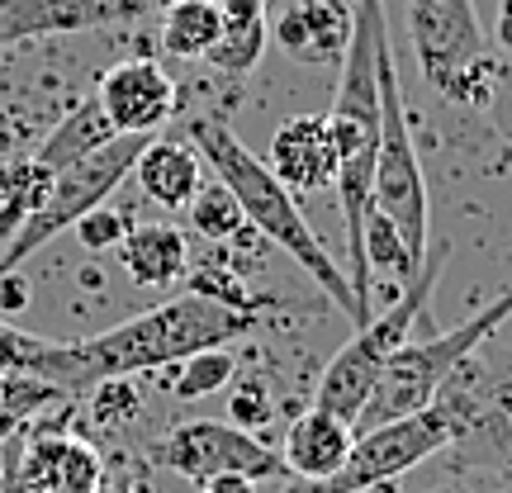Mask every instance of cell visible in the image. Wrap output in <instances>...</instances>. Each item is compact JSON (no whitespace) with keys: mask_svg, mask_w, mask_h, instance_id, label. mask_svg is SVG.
Masks as SVG:
<instances>
[{"mask_svg":"<svg viewBox=\"0 0 512 493\" xmlns=\"http://www.w3.org/2000/svg\"><path fill=\"white\" fill-rule=\"evenodd\" d=\"M252 328V313L223 309L214 299H200V294L185 290L143 313H133L124 323H114V328L95 332L86 342H67V347L43 342L24 375L53 384L57 394H86L95 380L166 370L204 347H228Z\"/></svg>","mask_w":512,"mask_h":493,"instance_id":"cell-1","label":"cell"},{"mask_svg":"<svg viewBox=\"0 0 512 493\" xmlns=\"http://www.w3.org/2000/svg\"><path fill=\"white\" fill-rule=\"evenodd\" d=\"M356 29H351L347 57L337 62V105L328 119L332 147H337V209L347 228V280L361 309L370 313V266H366V214L375 204V152H380V81H375V34L384 24V0H351Z\"/></svg>","mask_w":512,"mask_h":493,"instance_id":"cell-2","label":"cell"},{"mask_svg":"<svg viewBox=\"0 0 512 493\" xmlns=\"http://www.w3.org/2000/svg\"><path fill=\"white\" fill-rule=\"evenodd\" d=\"M190 143H195V152L209 162V171L238 195L242 214H247V228H256L266 242H275V247L290 256L294 266L309 275L313 285H318V290L328 294L332 304L361 328L370 313L361 309V299H356V290H351L347 266L332 261V252L323 247V238H318V233L309 228V219H304V209L294 204V195L285 190V185L275 181V171L266 166V157H256L252 147L242 143L219 114H195V119H190Z\"/></svg>","mask_w":512,"mask_h":493,"instance_id":"cell-3","label":"cell"},{"mask_svg":"<svg viewBox=\"0 0 512 493\" xmlns=\"http://www.w3.org/2000/svg\"><path fill=\"white\" fill-rule=\"evenodd\" d=\"M446 261H451V242H432L427 256H422L418 275L394 294V304L384 313H370L366 323L356 328V337L332 356L328 370H323V380H318V389H313V403H318V408H328V413H337V418H347V422L361 418V408H366L370 389L380 380L384 361L413 337V323H418L422 309H427V299L437 290Z\"/></svg>","mask_w":512,"mask_h":493,"instance_id":"cell-4","label":"cell"},{"mask_svg":"<svg viewBox=\"0 0 512 493\" xmlns=\"http://www.w3.org/2000/svg\"><path fill=\"white\" fill-rule=\"evenodd\" d=\"M375 81H380V152H375V204L370 209H380L403 233L408 252L422 261L432 247V200H427L418 147L408 133V105H403L399 53L389 38V19L375 34Z\"/></svg>","mask_w":512,"mask_h":493,"instance_id":"cell-5","label":"cell"},{"mask_svg":"<svg viewBox=\"0 0 512 493\" xmlns=\"http://www.w3.org/2000/svg\"><path fill=\"white\" fill-rule=\"evenodd\" d=\"M508 318H512V290H503L479 313H470L465 323H456L446 337H432V342H413V337H408V342L384 361L380 380H375V389H370V399L356 422H361V427H375V422H394V418H408V413L432 408L441 380H446L484 337H494Z\"/></svg>","mask_w":512,"mask_h":493,"instance_id":"cell-6","label":"cell"},{"mask_svg":"<svg viewBox=\"0 0 512 493\" xmlns=\"http://www.w3.org/2000/svg\"><path fill=\"white\" fill-rule=\"evenodd\" d=\"M403 24L422 81L446 100L479 105L489 76V38L475 0H403Z\"/></svg>","mask_w":512,"mask_h":493,"instance_id":"cell-7","label":"cell"},{"mask_svg":"<svg viewBox=\"0 0 512 493\" xmlns=\"http://www.w3.org/2000/svg\"><path fill=\"white\" fill-rule=\"evenodd\" d=\"M143 147H147L143 133H119V138H110L105 147H95L91 157H81V162H72L67 171H57L48 200L38 204L34 214L19 223L15 238L5 242V252H0V275L19 271L43 242H53L57 233H67L81 214L110 204L114 190L133 176V162H138Z\"/></svg>","mask_w":512,"mask_h":493,"instance_id":"cell-8","label":"cell"},{"mask_svg":"<svg viewBox=\"0 0 512 493\" xmlns=\"http://www.w3.org/2000/svg\"><path fill=\"white\" fill-rule=\"evenodd\" d=\"M456 441V422L441 413L437 403L422 408V413H408V418L394 422H375V427H361L356 441H351L347 460L323 479H299L285 493H375L384 484H394L399 475L418 470L437 456L441 446Z\"/></svg>","mask_w":512,"mask_h":493,"instance_id":"cell-9","label":"cell"},{"mask_svg":"<svg viewBox=\"0 0 512 493\" xmlns=\"http://www.w3.org/2000/svg\"><path fill=\"white\" fill-rule=\"evenodd\" d=\"M157 465L176 470L190 484H204L209 475H252V479H271L285 475V460L275 456L261 437H252L238 422H219V418H190L176 422L162 441H157Z\"/></svg>","mask_w":512,"mask_h":493,"instance_id":"cell-10","label":"cell"},{"mask_svg":"<svg viewBox=\"0 0 512 493\" xmlns=\"http://www.w3.org/2000/svg\"><path fill=\"white\" fill-rule=\"evenodd\" d=\"M271 43L294 62L332 67L347 57L356 5L351 0H266Z\"/></svg>","mask_w":512,"mask_h":493,"instance_id":"cell-11","label":"cell"},{"mask_svg":"<svg viewBox=\"0 0 512 493\" xmlns=\"http://www.w3.org/2000/svg\"><path fill=\"white\" fill-rule=\"evenodd\" d=\"M95 100H100L105 119L114 124V133H143V138H152L176 114V81L166 76L162 62L128 57V62H114V67L100 72Z\"/></svg>","mask_w":512,"mask_h":493,"instance_id":"cell-12","label":"cell"},{"mask_svg":"<svg viewBox=\"0 0 512 493\" xmlns=\"http://www.w3.org/2000/svg\"><path fill=\"white\" fill-rule=\"evenodd\" d=\"M157 0H0V48L48 34H86L147 15Z\"/></svg>","mask_w":512,"mask_h":493,"instance_id":"cell-13","label":"cell"},{"mask_svg":"<svg viewBox=\"0 0 512 493\" xmlns=\"http://www.w3.org/2000/svg\"><path fill=\"white\" fill-rule=\"evenodd\" d=\"M19 484L29 493H100L105 460L72 432L19 437Z\"/></svg>","mask_w":512,"mask_h":493,"instance_id":"cell-14","label":"cell"},{"mask_svg":"<svg viewBox=\"0 0 512 493\" xmlns=\"http://www.w3.org/2000/svg\"><path fill=\"white\" fill-rule=\"evenodd\" d=\"M266 166L290 195H318L337 181V147H332L328 119L323 114H299L271 133Z\"/></svg>","mask_w":512,"mask_h":493,"instance_id":"cell-15","label":"cell"},{"mask_svg":"<svg viewBox=\"0 0 512 493\" xmlns=\"http://www.w3.org/2000/svg\"><path fill=\"white\" fill-rule=\"evenodd\" d=\"M114 252H119V266L128 271V280L143 290H171L190 271V242H185L181 223L171 219L133 223Z\"/></svg>","mask_w":512,"mask_h":493,"instance_id":"cell-16","label":"cell"},{"mask_svg":"<svg viewBox=\"0 0 512 493\" xmlns=\"http://www.w3.org/2000/svg\"><path fill=\"white\" fill-rule=\"evenodd\" d=\"M133 181L143 190V200H152L166 214H181L204 181V157L195 152V143L152 133L147 147L138 152V162H133Z\"/></svg>","mask_w":512,"mask_h":493,"instance_id":"cell-17","label":"cell"},{"mask_svg":"<svg viewBox=\"0 0 512 493\" xmlns=\"http://www.w3.org/2000/svg\"><path fill=\"white\" fill-rule=\"evenodd\" d=\"M351 441H356V427H351L347 418H337V413H328V408L309 403V408L294 418L290 432H285V451H280L285 475H294V479L332 475V470L347 460Z\"/></svg>","mask_w":512,"mask_h":493,"instance_id":"cell-18","label":"cell"},{"mask_svg":"<svg viewBox=\"0 0 512 493\" xmlns=\"http://www.w3.org/2000/svg\"><path fill=\"white\" fill-rule=\"evenodd\" d=\"M223 15V34L209 48V67L223 76H252L256 62L271 48V24H266V0H214Z\"/></svg>","mask_w":512,"mask_h":493,"instance_id":"cell-19","label":"cell"},{"mask_svg":"<svg viewBox=\"0 0 512 493\" xmlns=\"http://www.w3.org/2000/svg\"><path fill=\"white\" fill-rule=\"evenodd\" d=\"M110 138H119L114 133V124L105 119V110H100V100H81L72 114H62L53 124V133L38 143V152H34V162H43L48 171H67L72 162H81V157H91L95 147H105Z\"/></svg>","mask_w":512,"mask_h":493,"instance_id":"cell-20","label":"cell"},{"mask_svg":"<svg viewBox=\"0 0 512 493\" xmlns=\"http://www.w3.org/2000/svg\"><path fill=\"white\" fill-rule=\"evenodd\" d=\"M223 34V15L214 0H166L162 10V48L166 57H209Z\"/></svg>","mask_w":512,"mask_h":493,"instance_id":"cell-21","label":"cell"},{"mask_svg":"<svg viewBox=\"0 0 512 493\" xmlns=\"http://www.w3.org/2000/svg\"><path fill=\"white\" fill-rule=\"evenodd\" d=\"M48 190H53V171L43 162H34V157H19V162L0 166V252L19 233V223L48 200Z\"/></svg>","mask_w":512,"mask_h":493,"instance_id":"cell-22","label":"cell"},{"mask_svg":"<svg viewBox=\"0 0 512 493\" xmlns=\"http://www.w3.org/2000/svg\"><path fill=\"white\" fill-rule=\"evenodd\" d=\"M166 389L176 394V399H209V394H219L223 384L238 375V356L228 347H204L195 356H185L176 366H166Z\"/></svg>","mask_w":512,"mask_h":493,"instance_id":"cell-23","label":"cell"},{"mask_svg":"<svg viewBox=\"0 0 512 493\" xmlns=\"http://www.w3.org/2000/svg\"><path fill=\"white\" fill-rule=\"evenodd\" d=\"M185 219H190V228H195L204 242H233L242 228H247V214H242L238 195H233L219 176H214V181H200L195 200L185 204Z\"/></svg>","mask_w":512,"mask_h":493,"instance_id":"cell-24","label":"cell"},{"mask_svg":"<svg viewBox=\"0 0 512 493\" xmlns=\"http://www.w3.org/2000/svg\"><path fill=\"white\" fill-rule=\"evenodd\" d=\"M366 266H370V275H375V271L394 275L399 285H408V280L418 275V266H422L418 256L408 252L403 233L384 219L380 209H370V214H366Z\"/></svg>","mask_w":512,"mask_h":493,"instance_id":"cell-25","label":"cell"},{"mask_svg":"<svg viewBox=\"0 0 512 493\" xmlns=\"http://www.w3.org/2000/svg\"><path fill=\"white\" fill-rule=\"evenodd\" d=\"M86 399H91V422L95 427H128L133 418H143V389L133 384V375H110V380H95L86 389Z\"/></svg>","mask_w":512,"mask_h":493,"instance_id":"cell-26","label":"cell"},{"mask_svg":"<svg viewBox=\"0 0 512 493\" xmlns=\"http://www.w3.org/2000/svg\"><path fill=\"white\" fill-rule=\"evenodd\" d=\"M185 290L200 294V299H214L223 309H242L252 313V294L242 285V275L233 266H204V271H185Z\"/></svg>","mask_w":512,"mask_h":493,"instance_id":"cell-27","label":"cell"},{"mask_svg":"<svg viewBox=\"0 0 512 493\" xmlns=\"http://www.w3.org/2000/svg\"><path fill=\"white\" fill-rule=\"evenodd\" d=\"M128 228H133V219H128L124 209H114V204H100V209H91V214H81V219L72 223L76 242H81L86 252H110V247H119Z\"/></svg>","mask_w":512,"mask_h":493,"instance_id":"cell-28","label":"cell"},{"mask_svg":"<svg viewBox=\"0 0 512 493\" xmlns=\"http://www.w3.org/2000/svg\"><path fill=\"white\" fill-rule=\"evenodd\" d=\"M24 304H29V285L19 280V271L0 275V309H5V313H19Z\"/></svg>","mask_w":512,"mask_h":493,"instance_id":"cell-29","label":"cell"},{"mask_svg":"<svg viewBox=\"0 0 512 493\" xmlns=\"http://www.w3.org/2000/svg\"><path fill=\"white\" fill-rule=\"evenodd\" d=\"M228 413H233V422H238V427H252V422H266V399H261V394H238Z\"/></svg>","mask_w":512,"mask_h":493,"instance_id":"cell-30","label":"cell"},{"mask_svg":"<svg viewBox=\"0 0 512 493\" xmlns=\"http://www.w3.org/2000/svg\"><path fill=\"white\" fill-rule=\"evenodd\" d=\"M200 489L204 493H256V479L252 475H233V470H228V475H209Z\"/></svg>","mask_w":512,"mask_h":493,"instance_id":"cell-31","label":"cell"},{"mask_svg":"<svg viewBox=\"0 0 512 493\" xmlns=\"http://www.w3.org/2000/svg\"><path fill=\"white\" fill-rule=\"evenodd\" d=\"M0 493H29L19 484V437L5 446V475H0Z\"/></svg>","mask_w":512,"mask_h":493,"instance_id":"cell-32","label":"cell"},{"mask_svg":"<svg viewBox=\"0 0 512 493\" xmlns=\"http://www.w3.org/2000/svg\"><path fill=\"white\" fill-rule=\"evenodd\" d=\"M498 38H503V43L512 48V0L503 5V10H498Z\"/></svg>","mask_w":512,"mask_h":493,"instance_id":"cell-33","label":"cell"}]
</instances>
